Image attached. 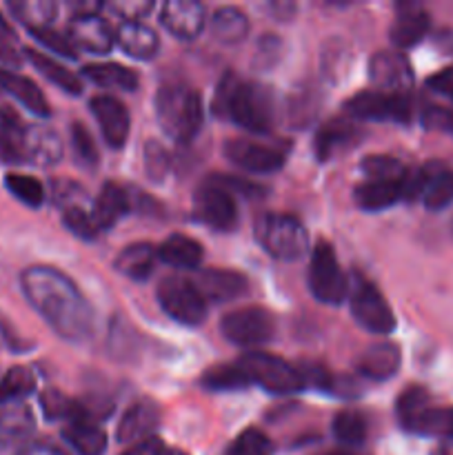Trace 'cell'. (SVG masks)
Returning <instances> with one entry per match:
<instances>
[{
	"mask_svg": "<svg viewBox=\"0 0 453 455\" xmlns=\"http://www.w3.org/2000/svg\"><path fill=\"white\" fill-rule=\"evenodd\" d=\"M367 180H407L409 169L391 156H369L360 164Z\"/></svg>",
	"mask_w": 453,
	"mask_h": 455,
	"instance_id": "b9f144b4",
	"label": "cell"
},
{
	"mask_svg": "<svg viewBox=\"0 0 453 455\" xmlns=\"http://www.w3.org/2000/svg\"><path fill=\"white\" fill-rule=\"evenodd\" d=\"M36 391V376L29 367H12L0 380V403L27 400Z\"/></svg>",
	"mask_w": 453,
	"mask_h": 455,
	"instance_id": "f35d334b",
	"label": "cell"
},
{
	"mask_svg": "<svg viewBox=\"0 0 453 455\" xmlns=\"http://www.w3.org/2000/svg\"><path fill=\"white\" fill-rule=\"evenodd\" d=\"M411 96L367 89L345 102V111L354 120H378V123H409L411 120Z\"/></svg>",
	"mask_w": 453,
	"mask_h": 455,
	"instance_id": "8fae6325",
	"label": "cell"
},
{
	"mask_svg": "<svg viewBox=\"0 0 453 455\" xmlns=\"http://www.w3.org/2000/svg\"><path fill=\"white\" fill-rule=\"evenodd\" d=\"M40 407H43L44 418L47 420H69L74 416V411L78 409V403L69 400L67 395H62L60 391L47 389L40 394Z\"/></svg>",
	"mask_w": 453,
	"mask_h": 455,
	"instance_id": "f6af8a7d",
	"label": "cell"
},
{
	"mask_svg": "<svg viewBox=\"0 0 453 455\" xmlns=\"http://www.w3.org/2000/svg\"><path fill=\"white\" fill-rule=\"evenodd\" d=\"M426 84H429L431 92L440 93V96H444L453 105V67L431 76V78L426 80Z\"/></svg>",
	"mask_w": 453,
	"mask_h": 455,
	"instance_id": "816d5d0a",
	"label": "cell"
},
{
	"mask_svg": "<svg viewBox=\"0 0 453 455\" xmlns=\"http://www.w3.org/2000/svg\"><path fill=\"white\" fill-rule=\"evenodd\" d=\"M151 7H154L151 3H115V4H111V9L120 13L123 22L124 20H138V18L145 16Z\"/></svg>",
	"mask_w": 453,
	"mask_h": 455,
	"instance_id": "f5cc1de1",
	"label": "cell"
},
{
	"mask_svg": "<svg viewBox=\"0 0 453 455\" xmlns=\"http://www.w3.org/2000/svg\"><path fill=\"white\" fill-rule=\"evenodd\" d=\"M200 385H203V389L207 391H240V389H247L251 382H249V378L244 376L242 367H240L238 363L234 364H213V367H209L207 371L203 373V378H200Z\"/></svg>",
	"mask_w": 453,
	"mask_h": 455,
	"instance_id": "8d00e7d4",
	"label": "cell"
},
{
	"mask_svg": "<svg viewBox=\"0 0 453 455\" xmlns=\"http://www.w3.org/2000/svg\"><path fill=\"white\" fill-rule=\"evenodd\" d=\"M34 431V413L25 400L0 403V444L25 440Z\"/></svg>",
	"mask_w": 453,
	"mask_h": 455,
	"instance_id": "1f68e13d",
	"label": "cell"
},
{
	"mask_svg": "<svg viewBox=\"0 0 453 455\" xmlns=\"http://www.w3.org/2000/svg\"><path fill=\"white\" fill-rule=\"evenodd\" d=\"M194 212L203 225L216 231H234L238 227V203L235 194L218 176L207 178L198 187L194 198Z\"/></svg>",
	"mask_w": 453,
	"mask_h": 455,
	"instance_id": "30bf717a",
	"label": "cell"
},
{
	"mask_svg": "<svg viewBox=\"0 0 453 455\" xmlns=\"http://www.w3.org/2000/svg\"><path fill=\"white\" fill-rule=\"evenodd\" d=\"M9 9L20 22L29 27V31L52 27L53 16H56V4L44 3V0H31V3H12Z\"/></svg>",
	"mask_w": 453,
	"mask_h": 455,
	"instance_id": "ab89813d",
	"label": "cell"
},
{
	"mask_svg": "<svg viewBox=\"0 0 453 455\" xmlns=\"http://www.w3.org/2000/svg\"><path fill=\"white\" fill-rule=\"evenodd\" d=\"M20 289L44 323L69 342H83L93 331V309L74 280L53 267L36 265L22 271Z\"/></svg>",
	"mask_w": 453,
	"mask_h": 455,
	"instance_id": "6da1fadb",
	"label": "cell"
},
{
	"mask_svg": "<svg viewBox=\"0 0 453 455\" xmlns=\"http://www.w3.org/2000/svg\"><path fill=\"white\" fill-rule=\"evenodd\" d=\"M27 132L29 124L13 107H0V158L12 164L27 163Z\"/></svg>",
	"mask_w": 453,
	"mask_h": 455,
	"instance_id": "7402d4cb",
	"label": "cell"
},
{
	"mask_svg": "<svg viewBox=\"0 0 453 455\" xmlns=\"http://www.w3.org/2000/svg\"><path fill=\"white\" fill-rule=\"evenodd\" d=\"M369 76L378 92L411 96L413 71L407 58L395 52H378L369 62Z\"/></svg>",
	"mask_w": 453,
	"mask_h": 455,
	"instance_id": "4fadbf2b",
	"label": "cell"
},
{
	"mask_svg": "<svg viewBox=\"0 0 453 455\" xmlns=\"http://www.w3.org/2000/svg\"><path fill=\"white\" fill-rule=\"evenodd\" d=\"M211 31L220 43H240L249 34L247 13L238 7H218L211 16Z\"/></svg>",
	"mask_w": 453,
	"mask_h": 455,
	"instance_id": "d590c367",
	"label": "cell"
},
{
	"mask_svg": "<svg viewBox=\"0 0 453 455\" xmlns=\"http://www.w3.org/2000/svg\"><path fill=\"white\" fill-rule=\"evenodd\" d=\"M62 438L78 455H102L107 449V435L98 425V418L84 404H78L74 416L67 420Z\"/></svg>",
	"mask_w": 453,
	"mask_h": 455,
	"instance_id": "9a60e30c",
	"label": "cell"
},
{
	"mask_svg": "<svg viewBox=\"0 0 453 455\" xmlns=\"http://www.w3.org/2000/svg\"><path fill=\"white\" fill-rule=\"evenodd\" d=\"M160 20L180 40H194L207 25V9L195 0H169L164 3Z\"/></svg>",
	"mask_w": 453,
	"mask_h": 455,
	"instance_id": "d6986e66",
	"label": "cell"
},
{
	"mask_svg": "<svg viewBox=\"0 0 453 455\" xmlns=\"http://www.w3.org/2000/svg\"><path fill=\"white\" fill-rule=\"evenodd\" d=\"M225 156L249 173H274L282 169L284 154L275 147L262 145V142L244 140V138H234L225 145Z\"/></svg>",
	"mask_w": 453,
	"mask_h": 455,
	"instance_id": "5bb4252c",
	"label": "cell"
},
{
	"mask_svg": "<svg viewBox=\"0 0 453 455\" xmlns=\"http://www.w3.org/2000/svg\"><path fill=\"white\" fill-rule=\"evenodd\" d=\"M320 455H354V453H349V451H340V449H338V451H327V453H320Z\"/></svg>",
	"mask_w": 453,
	"mask_h": 455,
	"instance_id": "9f6ffc18",
	"label": "cell"
},
{
	"mask_svg": "<svg viewBox=\"0 0 453 455\" xmlns=\"http://www.w3.org/2000/svg\"><path fill=\"white\" fill-rule=\"evenodd\" d=\"M309 289L322 305H342L349 296V278L338 262L336 251L327 240H318L311 249Z\"/></svg>",
	"mask_w": 453,
	"mask_h": 455,
	"instance_id": "52a82bcc",
	"label": "cell"
},
{
	"mask_svg": "<svg viewBox=\"0 0 453 455\" xmlns=\"http://www.w3.org/2000/svg\"><path fill=\"white\" fill-rule=\"evenodd\" d=\"M62 222H65L67 229H69L71 234L78 235V238L93 240L98 234H100L96 227V222H93L91 209L84 207V203L71 204V207L62 209Z\"/></svg>",
	"mask_w": 453,
	"mask_h": 455,
	"instance_id": "7bdbcfd3",
	"label": "cell"
},
{
	"mask_svg": "<svg viewBox=\"0 0 453 455\" xmlns=\"http://www.w3.org/2000/svg\"><path fill=\"white\" fill-rule=\"evenodd\" d=\"M114 40L127 56L138 58V60H149L158 53L160 47L158 34L140 20L120 22L118 29L114 31Z\"/></svg>",
	"mask_w": 453,
	"mask_h": 455,
	"instance_id": "603a6c76",
	"label": "cell"
},
{
	"mask_svg": "<svg viewBox=\"0 0 453 455\" xmlns=\"http://www.w3.org/2000/svg\"><path fill=\"white\" fill-rule=\"evenodd\" d=\"M346 298H349L351 314L360 327L367 329L369 333H376V336H389L393 331V311L371 280L362 278L360 274L351 275L349 296Z\"/></svg>",
	"mask_w": 453,
	"mask_h": 455,
	"instance_id": "ba28073f",
	"label": "cell"
},
{
	"mask_svg": "<svg viewBox=\"0 0 453 455\" xmlns=\"http://www.w3.org/2000/svg\"><path fill=\"white\" fill-rule=\"evenodd\" d=\"M18 455H65L58 447H52V444H31V447H25Z\"/></svg>",
	"mask_w": 453,
	"mask_h": 455,
	"instance_id": "db71d44e",
	"label": "cell"
},
{
	"mask_svg": "<svg viewBox=\"0 0 453 455\" xmlns=\"http://www.w3.org/2000/svg\"><path fill=\"white\" fill-rule=\"evenodd\" d=\"M169 154L155 142H149L145 149V167L151 180H163L169 172Z\"/></svg>",
	"mask_w": 453,
	"mask_h": 455,
	"instance_id": "c3c4849f",
	"label": "cell"
},
{
	"mask_svg": "<svg viewBox=\"0 0 453 455\" xmlns=\"http://www.w3.org/2000/svg\"><path fill=\"white\" fill-rule=\"evenodd\" d=\"M155 262H158V247H154L151 243H136L123 249L114 265L115 271L127 275L129 280L142 283V280H147L154 274Z\"/></svg>",
	"mask_w": 453,
	"mask_h": 455,
	"instance_id": "4dcf8cb0",
	"label": "cell"
},
{
	"mask_svg": "<svg viewBox=\"0 0 453 455\" xmlns=\"http://www.w3.org/2000/svg\"><path fill=\"white\" fill-rule=\"evenodd\" d=\"M195 287L207 302H229L247 291V278L231 269H200L195 278Z\"/></svg>",
	"mask_w": 453,
	"mask_h": 455,
	"instance_id": "ffe728a7",
	"label": "cell"
},
{
	"mask_svg": "<svg viewBox=\"0 0 453 455\" xmlns=\"http://www.w3.org/2000/svg\"><path fill=\"white\" fill-rule=\"evenodd\" d=\"M83 76L102 89H120L133 92L138 87V76L129 67L118 62H91L83 67Z\"/></svg>",
	"mask_w": 453,
	"mask_h": 455,
	"instance_id": "836d02e7",
	"label": "cell"
},
{
	"mask_svg": "<svg viewBox=\"0 0 453 455\" xmlns=\"http://www.w3.org/2000/svg\"><path fill=\"white\" fill-rule=\"evenodd\" d=\"M213 111L253 133L269 132L275 118L274 96L269 89L253 80H242L234 71H226L218 83Z\"/></svg>",
	"mask_w": 453,
	"mask_h": 455,
	"instance_id": "7a4b0ae2",
	"label": "cell"
},
{
	"mask_svg": "<svg viewBox=\"0 0 453 455\" xmlns=\"http://www.w3.org/2000/svg\"><path fill=\"white\" fill-rule=\"evenodd\" d=\"M402 429L417 435L453 440V407H438L431 403L422 387H409L395 404Z\"/></svg>",
	"mask_w": 453,
	"mask_h": 455,
	"instance_id": "277c9868",
	"label": "cell"
},
{
	"mask_svg": "<svg viewBox=\"0 0 453 455\" xmlns=\"http://www.w3.org/2000/svg\"><path fill=\"white\" fill-rule=\"evenodd\" d=\"M256 240L275 260H300L309 251V234L298 218L287 213H262L253 225Z\"/></svg>",
	"mask_w": 453,
	"mask_h": 455,
	"instance_id": "5b68a950",
	"label": "cell"
},
{
	"mask_svg": "<svg viewBox=\"0 0 453 455\" xmlns=\"http://www.w3.org/2000/svg\"><path fill=\"white\" fill-rule=\"evenodd\" d=\"M89 107H91L96 123L100 124V132L105 136L107 145L111 149H123L129 138V129H131L127 107L114 96H93Z\"/></svg>",
	"mask_w": 453,
	"mask_h": 455,
	"instance_id": "e0dca14e",
	"label": "cell"
},
{
	"mask_svg": "<svg viewBox=\"0 0 453 455\" xmlns=\"http://www.w3.org/2000/svg\"><path fill=\"white\" fill-rule=\"evenodd\" d=\"M238 364L242 367L244 376L249 378L251 385L262 387L274 395L298 394V391L305 389L300 369L289 364L287 360L278 358V355L251 351V354H244L238 360Z\"/></svg>",
	"mask_w": 453,
	"mask_h": 455,
	"instance_id": "8992f818",
	"label": "cell"
},
{
	"mask_svg": "<svg viewBox=\"0 0 453 455\" xmlns=\"http://www.w3.org/2000/svg\"><path fill=\"white\" fill-rule=\"evenodd\" d=\"M400 364H402V355H400L398 347L393 342H380V345L369 347L360 355L355 369H358L360 376L369 378V380L385 382L398 373Z\"/></svg>",
	"mask_w": 453,
	"mask_h": 455,
	"instance_id": "cb8c5ba5",
	"label": "cell"
},
{
	"mask_svg": "<svg viewBox=\"0 0 453 455\" xmlns=\"http://www.w3.org/2000/svg\"><path fill=\"white\" fill-rule=\"evenodd\" d=\"M67 38L76 52L84 49L89 53H109L115 43L114 31L107 25L105 18L93 12L78 13L71 18L69 27H67Z\"/></svg>",
	"mask_w": 453,
	"mask_h": 455,
	"instance_id": "2e32d148",
	"label": "cell"
},
{
	"mask_svg": "<svg viewBox=\"0 0 453 455\" xmlns=\"http://www.w3.org/2000/svg\"><path fill=\"white\" fill-rule=\"evenodd\" d=\"M360 138H362V132H360V127L355 124L354 118H349V116H346V118H331L318 129V133H315V156L324 163V160L333 158V156H338L340 151L349 149V147L355 145Z\"/></svg>",
	"mask_w": 453,
	"mask_h": 455,
	"instance_id": "44dd1931",
	"label": "cell"
},
{
	"mask_svg": "<svg viewBox=\"0 0 453 455\" xmlns=\"http://www.w3.org/2000/svg\"><path fill=\"white\" fill-rule=\"evenodd\" d=\"M31 36H34V38L38 40L40 44H44V47H47L52 53H60V56L76 58V49L71 47L69 38H67V36H62V34H58V31H53L52 27L34 29V31H31Z\"/></svg>",
	"mask_w": 453,
	"mask_h": 455,
	"instance_id": "7dc6e473",
	"label": "cell"
},
{
	"mask_svg": "<svg viewBox=\"0 0 453 455\" xmlns=\"http://www.w3.org/2000/svg\"><path fill=\"white\" fill-rule=\"evenodd\" d=\"M160 425V407L149 398H140L131 404V407L124 411V416L120 418L118 431H115V438L120 444H131L140 443V440L151 438L155 429Z\"/></svg>",
	"mask_w": 453,
	"mask_h": 455,
	"instance_id": "ac0fdd59",
	"label": "cell"
},
{
	"mask_svg": "<svg viewBox=\"0 0 453 455\" xmlns=\"http://www.w3.org/2000/svg\"><path fill=\"white\" fill-rule=\"evenodd\" d=\"M158 260L173 269H200L204 260V249L191 235L173 234L158 247Z\"/></svg>",
	"mask_w": 453,
	"mask_h": 455,
	"instance_id": "83f0119b",
	"label": "cell"
},
{
	"mask_svg": "<svg viewBox=\"0 0 453 455\" xmlns=\"http://www.w3.org/2000/svg\"><path fill=\"white\" fill-rule=\"evenodd\" d=\"M0 87L9 93V96L16 98L25 109H29L31 114L38 116V118H49L52 109H49V102L44 98V93L40 92L38 84L34 83L27 76L16 74V71L0 69Z\"/></svg>",
	"mask_w": 453,
	"mask_h": 455,
	"instance_id": "484cf974",
	"label": "cell"
},
{
	"mask_svg": "<svg viewBox=\"0 0 453 455\" xmlns=\"http://www.w3.org/2000/svg\"><path fill=\"white\" fill-rule=\"evenodd\" d=\"M71 145H74L76 158L84 164V167H96L98 163V149L93 142L91 133L87 132L83 123L71 124Z\"/></svg>",
	"mask_w": 453,
	"mask_h": 455,
	"instance_id": "bcb514c9",
	"label": "cell"
},
{
	"mask_svg": "<svg viewBox=\"0 0 453 455\" xmlns=\"http://www.w3.org/2000/svg\"><path fill=\"white\" fill-rule=\"evenodd\" d=\"M120 455H187V453L180 451V449L167 447L163 440L155 438V435H151V438L140 440V443L127 447Z\"/></svg>",
	"mask_w": 453,
	"mask_h": 455,
	"instance_id": "681fc988",
	"label": "cell"
},
{
	"mask_svg": "<svg viewBox=\"0 0 453 455\" xmlns=\"http://www.w3.org/2000/svg\"><path fill=\"white\" fill-rule=\"evenodd\" d=\"M155 118L163 132L176 142H191L203 129L204 105L198 89L187 84H164L155 93Z\"/></svg>",
	"mask_w": 453,
	"mask_h": 455,
	"instance_id": "3957f363",
	"label": "cell"
},
{
	"mask_svg": "<svg viewBox=\"0 0 453 455\" xmlns=\"http://www.w3.org/2000/svg\"><path fill=\"white\" fill-rule=\"evenodd\" d=\"M426 127L435 129H451L453 132V107H440V105H429L422 116Z\"/></svg>",
	"mask_w": 453,
	"mask_h": 455,
	"instance_id": "f907efd6",
	"label": "cell"
},
{
	"mask_svg": "<svg viewBox=\"0 0 453 455\" xmlns=\"http://www.w3.org/2000/svg\"><path fill=\"white\" fill-rule=\"evenodd\" d=\"M129 207H131V203H129L127 191L120 185H115V182H107L91 207L93 222H96L98 231L111 229L129 212Z\"/></svg>",
	"mask_w": 453,
	"mask_h": 455,
	"instance_id": "f546056e",
	"label": "cell"
},
{
	"mask_svg": "<svg viewBox=\"0 0 453 455\" xmlns=\"http://www.w3.org/2000/svg\"><path fill=\"white\" fill-rule=\"evenodd\" d=\"M435 455H453V444H447V447L440 449V451Z\"/></svg>",
	"mask_w": 453,
	"mask_h": 455,
	"instance_id": "11a10c76",
	"label": "cell"
},
{
	"mask_svg": "<svg viewBox=\"0 0 453 455\" xmlns=\"http://www.w3.org/2000/svg\"><path fill=\"white\" fill-rule=\"evenodd\" d=\"M225 455H274V443L260 429H247L229 444Z\"/></svg>",
	"mask_w": 453,
	"mask_h": 455,
	"instance_id": "ee69618b",
	"label": "cell"
},
{
	"mask_svg": "<svg viewBox=\"0 0 453 455\" xmlns=\"http://www.w3.org/2000/svg\"><path fill=\"white\" fill-rule=\"evenodd\" d=\"M4 187L13 198L20 200L27 207H40L44 203V187L36 178L25 176V173H7L4 176Z\"/></svg>",
	"mask_w": 453,
	"mask_h": 455,
	"instance_id": "60d3db41",
	"label": "cell"
},
{
	"mask_svg": "<svg viewBox=\"0 0 453 455\" xmlns=\"http://www.w3.org/2000/svg\"><path fill=\"white\" fill-rule=\"evenodd\" d=\"M62 158V142L53 129L34 124L27 132V163L49 167Z\"/></svg>",
	"mask_w": 453,
	"mask_h": 455,
	"instance_id": "d6a6232c",
	"label": "cell"
},
{
	"mask_svg": "<svg viewBox=\"0 0 453 455\" xmlns=\"http://www.w3.org/2000/svg\"><path fill=\"white\" fill-rule=\"evenodd\" d=\"M420 198L429 212H440L453 203V172L442 167H422Z\"/></svg>",
	"mask_w": 453,
	"mask_h": 455,
	"instance_id": "f1b7e54d",
	"label": "cell"
},
{
	"mask_svg": "<svg viewBox=\"0 0 453 455\" xmlns=\"http://www.w3.org/2000/svg\"><path fill=\"white\" fill-rule=\"evenodd\" d=\"M25 53L27 60H29L49 83L56 84L60 92L71 93V96H78V93L83 92V83H80L78 76H76L74 71L67 69L65 65H60L58 60H53L49 53H40L36 52V49H25Z\"/></svg>",
	"mask_w": 453,
	"mask_h": 455,
	"instance_id": "e575fe53",
	"label": "cell"
},
{
	"mask_svg": "<svg viewBox=\"0 0 453 455\" xmlns=\"http://www.w3.org/2000/svg\"><path fill=\"white\" fill-rule=\"evenodd\" d=\"M333 435L338 443L349 444V447H360L367 440V418L358 411H340L331 422Z\"/></svg>",
	"mask_w": 453,
	"mask_h": 455,
	"instance_id": "74e56055",
	"label": "cell"
},
{
	"mask_svg": "<svg viewBox=\"0 0 453 455\" xmlns=\"http://www.w3.org/2000/svg\"><path fill=\"white\" fill-rule=\"evenodd\" d=\"M158 305L169 318L187 327H198L207 318V300L194 280L180 278V275H169L158 284Z\"/></svg>",
	"mask_w": 453,
	"mask_h": 455,
	"instance_id": "9c48e42d",
	"label": "cell"
},
{
	"mask_svg": "<svg viewBox=\"0 0 453 455\" xmlns=\"http://www.w3.org/2000/svg\"><path fill=\"white\" fill-rule=\"evenodd\" d=\"M407 180H364L355 187V204L364 212H382L404 198Z\"/></svg>",
	"mask_w": 453,
	"mask_h": 455,
	"instance_id": "4316f807",
	"label": "cell"
},
{
	"mask_svg": "<svg viewBox=\"0 0 453 455\" xmlns=\"http://www.w3.org/2000/svg\"><path fill=\"white\" fill-rule=\"evenodd\" d=\"M222 336L238 347H258L274 340L275 318L260 307H242L229 311L220 320Z\"/></svg>",
	"mask_w": 453,
	"mask_h": 455,
	"instance_id": "7c38bea8",
	"label": "cell"
},
{
	"mask_svg": "<svg viewBox=\"0 0 453 455\" xmlns=\"http://www.w3.org/2000/svg\"><path fill=\"white\" fill-rule=\"evenodd\" d=\"M431 25L429 13L417 4H400L395 22L391 25V43L400 49H409L420 43Z\"/></svg>",
	"mask_w": 453,
	"mask_h": 455,
	"instance_id": "d4e9b609",
	"label": "cell"
}]
</instances>
